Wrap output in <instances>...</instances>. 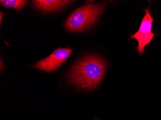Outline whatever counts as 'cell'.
<instances>
[{
  "instance_id": "obj_1",
  "label": "cell",
  "mask_w": 161,
  "mask_h": 120,
  "mask_svg": "<svg viewBox=\"0 0 161 120\" xmlns=\"http://www.w3.org/2000/svg\"><path fill=\"white\" fill-rule=\"evenodd\" d=\"M106 70V63L100 57L86 56L71 67L67 78L71 84L79 89L90 91L99 86Z\"/></svg>"
},
{
  "instance_id": "obj_2",
  "label": "cell",
  "mask_w": 161,
  "mask_h": 120,
  "mask_svg": "<svg viewBox=\"0 0 161 120\" xmlns=\"http://www.w3.org/2000/svg\"><path fill=\"white\" fill-rule=\"evenodd\" d=\"M106 7L104 3L81 6L72 12L64 26L72 32H79L92 28L98 21L99 17Z\"/></svg>"
},
{
  "instance_id": "obj_3",
  "label": "cell",
  "mask_w": 161,
  "mask_h": 120,
  "mask_svg": "<svg viewBox=\"0 0 161 120\" xmlns=\"http://www.w3.org/2000/svg\"><path fill=\"white\" fill-rule=\"evenodd\" d=\"M150 5L147 9H145L144 17L142 20L141 26L138 31L134 34H130L129 40L136 39L138 41V46L136 50H137L140 55H142L145 51V47L147 45H150L156 33H153L152 31V24L154 19L152 18L150 13L151 2L149 1Z\"/></svg>"
},
{
  "instance_id": "obj_4",
  "label": "cell",
  "mask_w": 161,
  "mask_h": 120,
  "mask_svg": "<svg viewBox=\"0 0 161 120\" xmlns=\"http://www.w3.org/2000/svg\"><path fill=\"white\" fill-rule=\"evenodd\" d=\"M74 50L69 48H58L50 55L41 60L33 66L40 70L51 73L59 68L66 61Z\"/></svg>"
},
{
  "instance_id": "obj_5",
  "label": "cell",
  "mask_w": 161,
  "mask_h": 120,
  "mask_svg": "<svg viewBox=\"0 0 161 120\" xmlns=\"http://www.w3.org/2000/svg\"><path fill=\"white\" fill-rule=\"evenodd\" d=\"M33 3L36 8L45 12H53L64 8L75 1L63 0H35Z\"/></svg>"
},
{
  "instance_id": "obj_6",
  "label": "cell",
  "mask_w": 161,
  "mask_h": 120,
  "mask_svg": "<svg viewBox=\"0 0 161 120\" xmlns=\"http://www.w3.org/2000/svg\"><path fill=\"white\" fill-rule=\"evenodd\" d=\"M25 0H1V3L6 8H13L19 12L28 3Z\"/></svg>"
},
{
  "instance_id": "obj_7",
  "label": "cell",
  "mask_w": 161,
  "mask_h": 120,
  "mask_svg": "<svg viewBox=\"0 0 161 120\" xmlns=\"http://www.w3.org/2000/svg\"><path fill=\"white\" fill-rule=\"evenodd\" d=\"M3 13L2 12H1V13H0V17H1V20H0V21H1V23H2V18L3 16Z\"/></svg>"
}]
</instances>
